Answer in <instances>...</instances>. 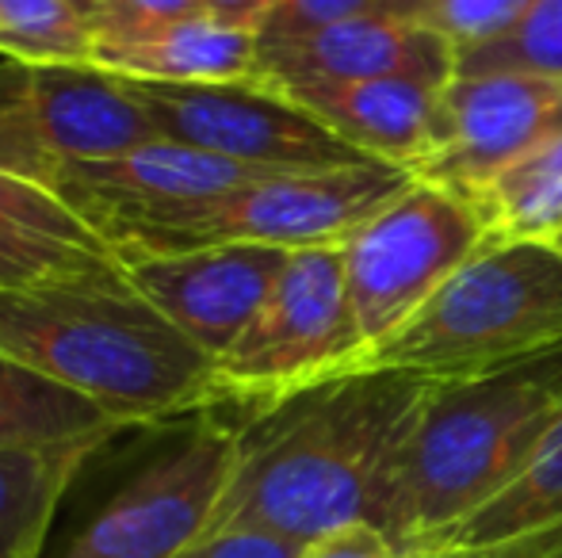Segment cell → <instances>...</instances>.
Wrapping results in <instances>:
<instances>
[{
    "mask_svg": "<svg viewBox=\"0 0 562 558\" xmlns=\"http://www.w3.org/2000/svg\"><path fill=\"white\" fill-rule=\"evenodd\" d=\"M562 127V81L543 73H456L440 92L437 141L414 180L471 203L509 161Z\"/></svg>",
    "mask_w": 562,
    "mask_h": 558,
    "instance_id": "cell-10",
    "label": "cell"
},
{
    "mask_svg": "<svg viewBox=\"0 0 562 558\" xmlns=\"http://www.w3.org/2000/svg\"><path fill=\"white\" fill-rule=\"evenodd\" d=\"M555 246H562V234H559V241H555Z\"/></svg>",
    "mask_w": 562,
    "mask_h": 558,
    "instance_id": "cell-34",
    "label": "cell"
},
{
    "mask_svg": "<svg viewBox=\"0 0 562 558\" xmlns=\"http://www.w3.org/2000/svg\"><path fill=\"white\" fill-rule=\"evenodd\" d=\"M486 226V246L548 241L562 234V127L509 161L471 200Z\"/></svg>",
    "mask_w": 562,
    "mask_h": 558,
    "instance_id": "cell-19",
    "label": "cell"
},
{
    "mask_svg": "<svg viewBox=\"0 0 562 558\" xmlns=\"http://www.w3.org/2000/svg\"><path fill=\"white\" fill-rule=\"evenodd\" d=\"M0 226L112 253V246H108L54 187L38 184V180H27V176H15V172H4V169H0Z\"/></svg>",
    "mask_w": 562,
    "mask_h": 558,
    "instance_id": "cell-25",
    "label": "cell"
},
{
    "mask_svg": "<svg viewBox=\"0 0 562 558\" xmlns=\"http://www.w3.org/2000/svg\"><path fill=\"white\" fill-rule=\"evenodd\" d=\"M283 4H288V0H203V12H207L211 20L226 23V27H241V31L260 35V31L276 20V12H280Z\"/></svg>",
    "mask_w": 562,
    "mask_h": 558,
    "instance_id": "cell-32",
    "label": "cell"
},
{
    "mask_svg": "<svg viewBox=\"0 0 562 558\" xmlns=\"http://www.w3.org/2000/svg\"><path fill=\"white\" fill-rule=\"evenodd\" d=\"M482 249L486 226L479 210L422 180H414L383 210L356 226L340 241V261L363 352L383 344L414 314H422L429 298Z\"/></svg>",
    "mask_w": 562,
    "mask_h": 558,
    "instance_id": "cell-7",
    "label": "cell"
},
{
    "mask_svg": "<svg viewBox=\"0 0 562 558\" xmlns=\"http://www.w3.org/2000/svg\"><path fill=\"white\" fill-rule=\"evenodd\" d=\"M360 352L363 337L348 303L340 246L295 249L257 318L215 364L218 406H241L249 418L352 372Z\"/></svg>",
    "mask_w": 562,
    "mask_h": 558,
    "instance_id": "cell-6",
    "label": "cell"
},
{
    "mask_svg": "<svg viewBox=\"0 0 562 558\" xmlns=\"http://www.w3.org/2000/svg\"><path fill=\"white\" fill-rule=\"evenodd\" d=\"M268 92L303 107L363 161L394 164L414 176L437 141V112L445 89L406 77H383V81L348 84H280Z\"/></svg>",
    "mask_w": 562,
    "mask_h": 558,
    "instance_id": "cell-14",
    "label": "cell"
},
{
    "mask_svg": "<svg viewBox=\"0 0 562 558\" xmlns=\"http://www.w3.org/2000/svg\"><path fill=\"white\" fill-rule=\"evenodd\" d=\"M409 184L414 176L406 169L379 161L276 172L177 215L108 226L104 241L119 264L203 246H272L288 253L340 246Z\"/></svg>",
    "mask_w": 562,
    "mask_h": 558,
    "instance_id": "cell-5",
    "label": "cell"
},
{
    "mask_svg": "<svg viewBox=\"0 0 562 558\" xmlns=\"http://www.w3.org/2000/svg\"><path fill=\"white\" fill-rule=\"evenodd\" d=\"M402 558H562V521L517 532V536L482 539V544H445Z\"/></svg>",
    "mask_w": 562,
    "mask_h": 558,
    "instance_id": "cell-28",
    "label": "cell"
},
{
    "mask_svg": "<svg viewBox=\"0 0 562 558\" xmlns=\"http://www.w3.org/2000/svg\"><path fill=\"white\" fill-rule=\"evenodd\" d=\"M543 73L562 81V0H536L502 38L459 54L456 73Z\"/></svg>",
    "mask_w": 562,
    "mask_h": 558,
    "instance_id": "cell-22",
    "label": "cell"
},
{
    "mask_svg": "<svg viewBox=\"0 0 562 558\" xmlns=\"http://www.w3.org/2000/svg\"><path fill=\"white\" fill-rule=\"evenodd\" d=\"M119 81L146 107L157 135L260 169H340L363 157L329 135L303 107L260 84H154Z\"/></svg>",
    "mask_w": 562,
    "mask_h": 558,
    "instance_id": "cell-9",
    "label": "cell"
},
{
    "mask_svg": "<svg viewBox=\"0 0 562 558\" xmlns=\"http://www.w3.org/2000/svg\"><path fill=\"white\" fill-rule=\"evenodd\" d=\"M0 356L66 383L126 429L218 410L215 360L134 291L126 269L0 291Z\"/></svg>",
    "mask_w": 562,
    "mask_h": 558,
    "instance_id": "cell-2",
    "label": "cell"
},
{
    "mask_svg": "<svg viewBox=\"0 0 562 558\" xmlns=\"http://www.w3.org/2000/svg\"><path fill=\"white\" fill-rule=\"evenodd\" d=\"M69 4H74L77 8V12H81L85 15V20H97V12H100V8H104V0H69Z\"/></svg>",
    "mask_w": 562,
    "mask_h": 558,
    "instance_id": "cell-33",
    "label": "cell"
},
{
    "mask_svg": "<svg viewBox=\"0 0 562 558\" xmlns=\"http://www.w3.org/2000/svg\"><path fill=\"white\" fill-rule=\"evenodd\" d=\"M459 69V50L437 27L406 15L375 12L326 23L299 35H260V89L280 84H348L406 77L445 84Z\"/></svg>",
    "mask_w": 562,
    "mask_h": 558,
    "instance_id": "cell-13",
    "label": "cell"
},
{
    "mask_svg": "<svg viewBox=\"0 0 562 558\" xmlns=\"http://www.w3.org/2000/svg\"><path fill=\"white\" fill-rule=\"evenodd\" d=\"M532 4L536 0H432L425 8L422 23L437 27L463 54L474 50V46L494 43L505 31H513Z\"/></svg>",
    "mask_w": 562,
    "mask_h": 558,
    "instance_id": "cell-26",
    "label": "cell"
},
{
    "mask_svg": "<svg viewBox=\"0 0 562 558\" xmlns=\"http://www.w3.org/2000/svg\"><path fill=\"white\" fill-rule=\"evenodd\" d=\"M115 269H123V264L115 261V253H104V249H85L74 246V241L0 226V291L104 276V272Z\"/></svg>",
    "mask_w": 562,
    "mask_h": 558,
    "instance_id": "cell-23",
    "label": "cell"
},
{
    "mask_svg": "<svg viewBox=\"0 0 562 558\" xmlns=\"http://www.w3.org/2000/svg\"><path fill=\"white\" fill-rule=\"evenodd\" d=\"M203 12V0H104L97 20L89 23L92 50L104 46H134L142 38L161 35L165 27L180 20H192Z\"/></svg>",
    "mask_w": 562,
    "mask_h": 558,
    "instance_id": "cell-27",
    "label": "cell"
},
{
    "mask_svg": "<svg viewBox=\"0 0 562 558\" xmlns=\"http://www.w3.org/2000/svg\"><path fill=\"white\" fill-rule=\"evenodd\" d=\"M303 544L268 536V532H211L177 558H299Z\"/></svg>",
    "mask_w": 562,
    "mask_h": 558,
    "instance_id": "cell-30",
    "label": "cell"
},
{
    "mask_svg": "<svg viewBox=\"0 0 562 558\" xmlns=\"http://www.w3.org/2000/svg\"><path fill=\"white\" fill-rule=\"evenodd\" d=\"M391 12L394 0H288L260 35H299V31L326 27V23L356 20V15Z\"/></svg>",
    "mask_w": 562,
    "mask_h": 558,
    "instance_id": "cell-29",
    "label": "cell"
},
{
    "mask_svg": "<svg viewBox=\"0 0 562 558\" xmlns=\"http://www.w3.org/2000/svg\"><path fill=\"white\" fill-rule=\"evenodd\" d=\"M0 58L23 66H89V20L69 0H0Z\"/></svg>",
    "mask_w": 562,
    "mask_h": 558,
    "instance_id": "cell-21",
    "label": "cell"
},
{
    "mask_svg": "<svg viewBox=\"0 0 562 558\" xmlns=\"http://www.w3.org/2000/svg\"><path fill=\"white\" fill-rule=\"evenodd\" d=\"M31 107L54 161H104L157 141L154 119L97 66H31Z\"/></svg>",
    "mask_w": 562,
    "mask_h": 558,
    "instance_id": "cell-15",
    "label": "cell"
},
{
    "mask_svg": "<svg viewBox=\"0 0 562 558\" xmlns=\"http://www.w3.org/2000/svg\"><path fill=\"white\" fill-rule=\"evenodd\" d=\"M237 463V421L200 413L74 532L58 558H177L207 536Z\"/></svg>",
    "mask_w": 562,
    "mask_h": 558,
    "instance_id": "cell-8",
    "label": "cell"
},
{
    "mask_svg": "<svg viewBox=\"0 0 562 558\" xmlns=\"http://www.w3.org/2000/svg\"><path fill=\"white\" fill-rule=\"evenodd\" d=\"M100 447H0V558H38L54 509Z\"/></svg>",
    "mask_w": 562,
    "mask_h": 558,
    "instance_id": "cell-18",
    "label": "cell"
},
{
    "mask_svg": "<svg viewBox=\"0 0 562 558\" xmlns=\"http://www.w3.org/2000/svg\"><path fill=\"white\" fill-rule=\"evenodd\" d=\"M283 264L288 249L203 246L134 257L123 269L134 291L218 364L257 318Z\"/></svg>",
    "mask_w": 562,
    "mask_h": 558,
    "instance_id": "cell-12",
    "label": "cell"
},
{
    "mask_svg": "<svg viewBox=\"0 0 562 558\" xmlns=\"http://www.w3.org/2000/svg\"><path fill=\"white\" fill-rule=\"evenodd\" d=\"M432 379L360 367L237 421V463L211 532L314 544L375 521L379 490Z\"/></svg>",
    "mask_w": 562,
    "mask_h": 558,
    "instance_id": "cell-1",
    "label": "cell"
},
{
    "mask_svg": "<svg viewBox=\"0 0 562 558\" xmlns=\"http://www.w3.org/2000/svg\"><path fill=\"white\" fill-rule=\"evenodd\" d=\"M126 424L66 383L0 356V447L108 444Z\"/></svg>",
    "mask_w": 562,
    "mask_h": 558,
    "instance_id": "cell-17",
    "label": "cell"
},
{
    "mask_svg": "<svg viewBox=\"0 0 562 558\" xmlns=\"http://www.w3.org/2000/svg\"><path fill=\"white\" fill-rule=\"evenodd\" d=\"M0 169L50 187L58 161L38 135L31 107V66L0 61Z\"/></svg>",
    "mask_w": 562,
    "mask_h": 558,
    "instance_id": "cell-24",
    "label": "cell"
},
{
    "mask_svg": "<svg viewBox=\"0 0 562 558\" xmlns=\"http://www.w3.org/2000/svg\"><path fill=\"white\" fill-rule=\"evenodd\" d=\"M562 349V246H486L422 314L360 356L425 379H463Z\"/></svg>",
    "mask_w": 562,
    "mask_h": 558,
    "instance_id": "cell-4",
    "label": "cell"
},
{
    "mask_svg": "<svg viewBox=\"0 0 562 558\" xmlns=\"http://www.w3.org/2000/svg\"><path fill=\"white\" fill-rule=\"evenodd\" d=\"M299 558H402L398 547L375 528V524H348L329 536L306 544Z\"/></svg>",
    "mask_w": 562,
    "mask_h": 558,
    "instance_id": "cell-31",
    "label": "cell"
},
{
    "mask_svg": "<svg viewBox=\"0 0 562 558\" xmlns=\"http://www.w3.org/2000/svg\"><path fill=\"white\" fill-rule=\"evenodd\" d=\"M276 172L280 169H260V164L229 161L207 149L157 138L104 161L58 164L50 187L104 238L108 226L177 215Z\"/></svg>",
    "mask_w": 562,
    "mask_h": 558,
    "instance_id": "cell-11",
    "label": "cell"
},
{
    "mask_svg": "<svg viewBox=\"0 0 562 558\" xmlns=\"http://www.w3.org/2000/svg\"><path fill=\"white\" fill-rule=\"evenodd\" d=\"M562 521V413L555 418L543 440L532 447L525 467L486 501L474 509L467 521L445 532L437 544H482V539H502L517 536V532L540 528V524ZM425 547V551H429Z\"/></svg>",
    "mask_w": 562,
    "mask_h": 558,
    "instance_id": "cell-20",
    "label": "cell"
},
{
    "mask_svg": "<svg viewBox=\"0 0 562 558\" xmlns=\"http://www.w3.org/2000/svg\"><path fill=\"white\" fill-rule=\"evenodd\" d=\"M562 413V349L497 372L432 379L391 459L375 528L398 555L425 551L486 505Z\"/></svg>",
    "mask_w": 562,
    "mask_h": 558,
    "instance_id": "cell-3",
    "label": "cell"
},
{
    "mask_svg": "<svg viewBox=\"0 0 562 558\" xmlns=\"http://www.w3.org/2000/svg\"><path fill=\"white\" fill-rule=\"evenodd\" d=\"M89 66L154 84H257L260 35L211 20L207 12L165 27L134 46L92 50Z\"/></svg>",
    "mask_w": 562,
    "mask_h": 558,
    "instance_id": "cell-16",
    "label": "cell"
}]
</instances>
